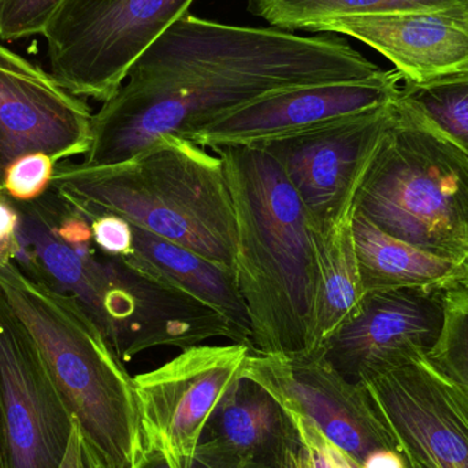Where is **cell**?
<instances>
[{"label":"cell","mask_w":468,"mask_h":468,"mask_svg":"<svg viewBox=\"0 0 468 468\" xmlns=\"http://www.w3.org/2000/svg\"><path fill=\"white\" fill-rule=\"evenodd\" d=\"M382 71L335 33L300 36L186 13L143 52L122 87L93 114L92 143L81 164H120L159 137H186L272 93Z\"/></svg>","instance_id":"6da1fadb"},{"label":"cell","mask_w":468,"mask_h":468,"mask_svg":"<svg viewBox=\"0 0 468 468\" xmlns=\"http://www.w3.org/2000/svg\"><path fill=\"white\" fill-rule=\"evenodd\" d=\"M224 165L237 228L234 271L253 354H313L318 281L315 237L280 165L256 145L214 147Z\"/></svg>","instance_id":"7a4b0ae2"},{"label":"cell","mask_w":468,"mask_h":468,"mask_svg":"<svg viewBox=\"0 0 468 468\" xmlns=\"http://www.w3.org/2000/svg\"><path fill=\"white\" fill-rule=\"evenodd\" d=\"M48 191L90 222L118 216L234 270L236 216L224 165L188 139L159 137L109 166L59 162Z\"/></svg>","instance_id":"3957f363"},{"label":"cell","mask_w":468,"mask_h":468,"mask_svg":"<svg viewBox=\"0 0 468 468\" xmlns=\"http://www.w3.org/2000/svg\"><path fill=\"white\" fill-rule=\"evenodd\" d=\"M0 291L40 348L55 387L103 468H139L145 455L134 379L74 297L0 264Z\"/></svg>","instance_id":"277c9868"},{"label":"cell","mask_w":468,"mask_h":468,"mask_svg":"<svg viewBox=\"0 0 468 468\" xmlns=\"http://www.w3.org/2000/svg\"><path fill=\"white\" fill-rule=\"evenodd\" d=\"M354 211L396 239L461 263L468 253V156L396 101Z\"/></svg>","instance_id":"5b68a950"},{"label":"cell","mask_w":468,"mask_h":468,"mask_svg":"<svg viewBox=\"0 0 468 468\" xmlns=\"http://www.w3.org/2000/svg\"><path fill=\"white\" fill-rule=\"evenodd\" d=\"M195 0H63L43 36L54 79L106 103L129 70Z\"/></svg>","instance_id":"8992f818"},{"label":"cell","mask_w":468,"mask_h":468,"mask_svg":"<svg viewBox=\"0 0 468 468\" xmlns=\"http://www.w3.org/2000/svg\"><path fill=\"white\" fill-rule=\"evenodd\" d=\"M250 354L247 344H200L133 377L145 451L161 453L169 468H191L208 420L241 378Z\"/></svg>","instance_id":"52a82bcc"},{"label":"cell","mask_w":468,"mask_h":468,"mask_svg":"<svg viewBox=\"0 0 468 468\" xmlns=\"http://www.w3.org/2000/svg\"><path fill=\"white\" fill-rule=\"evenodd\" d=\"M395 112L396 101L252 145L280 165L311 228L327 232L354 216L357 189Z\"/></svg>","instance_id":"ba28073f"},{"label":"cell","mask_w":468,"mask_h":468,"mask_svg":"<svg viewBox=\"0 0 468 468\" xmlns=\"http://www.w3.org/2000/svg\"><path fill=\"white\" fill-rule=\"evenodd\" d=\"M244 376L266 388L286 411L313 423L359 466L376 451H401L367 388L344 378L322 354H250Z\"/></svg>","instance_id":"9c48e42d"},{"label":"cell","mask_w":468,"mask_h":468,"mask_svg":"<svg viewBox=\"0 0 468 468\" xmlns=\"http://www.w3.org/2000/svg\"><path fill=\"white\" fill-rule=\"evenodd\" d=\"M0 415L8 468H59L76 420L40 348L0 291Z\"/></svg>","instance_id":"30bf717a"},{"label":"cell","mask_w":468,"mask_h":468,"mask_svg":"<svg viewBox=\"0 0 468 468\" xmlns=\"http://www.w3.org/2000/svg\"><path fill=\"white\" fill-rule=\"evenodd\" d=\"M444 286L366 292L354 318L338 327L322 356L354 384L423 360L444 324Z\"/></svg>","instance_id":"8fae6325"},{"label":"cell","mask_w":468,"mask_h":468,"mask_svg":"<svg viewBox=\"0 0 468 468\" xmlns=\"http://www.w3.org/2000/svg\"><path fill=\"white\" fill-rule=\"evenodd\" d=\"M92 118L88 104L52 74L0 44V178L11 162L29 154L55 164L84 156Z\"/></svg>","instance_id":"7c38bea8"},{"label":"cell","mask_w":468,"mask_h":468,"mask_svg":"<svg viewBox=\"0 0 468 468\" xmlns=\"http://www.w3.org/2000/svg\"><path fill=\"white\" fill-rule=\"evenodd\" d=\"M412 468H468V392L426 359L366 382Z\"/></svg>","instance_id":"4fadbf2b"},{"label":"cell","mask_w":468,"mask_h":468,"mask_svg":"<svg viewBox=\"0 0 468 468\" xmlns=\"http://www.w3.org/2000/svg\"><path fill=\"white\" fill-rule=\"evenodd\" d=\"M401 76L384 70L359 81L308 85L272 93L217 118L184 139L202 147L252 145L398 101Z\"/></svg>","instance_id":"5bb4252c"},{"label":"cell","mask_w":468,"mask_h":468,"mask_svg":"<svg viewBox=\"0 0 468 468\" xmlns=\"http://www.w3.org/2000/svg\"><path fill=\"white\" fill-rule=\"evenodd\" d=\"M318 32L371 47L395 65L404 82L422 84L468 70V8L348 16Z\"/></svg>","instance_id":"9a60e30c"},{"label":"cell","mask_w":468,"mask_h":468,"mask_svg":"<svg viewBox=\"0 0 468 468\" xmlns=\"http://www.w3.org/2000/svg\"><path fill=\"white\" fill-rule=\"evenodd\" d=\"M199 444L250 468H299V431L280 401L242 374L208 420Z\"/></svg>","instance_id":"2e32d148"},{"label":"cell","mask_w":468,"mask_h":468,"mask_svg":"<svg viewBox=\"0 0 468 468\" xmlns=\"http://www.w3.org/2000/svg\"><path fill=\"white\" fill-rule=\"evenodd\" d=\"M132 229L134 250L123 261L142 267L218 311L250 346V316L234 270L133 225Z\"/></svg>","instance_id":"e0dca14e"},{"label":"cell","mask_w":468,"mask_h":468,"mask_svg":"<svg viewBox=\"0 0 468 468\" xmlns=\"http://www.w3.org/2000/svg\"><path fill=\"white\" fill-rule=\"evenodd\" d=\"M352 234L365 292L444 286L458 275V261L439 258L396 239L355 211Z\"/></svg>","instance_id":"ac0fdd59"},{"label":"cell","mask_w":468,"mask_h":468,"mask_svg":"<svg viewBox=\"0 0 468 468\" xmlns=\"http://www.w3.org/2000/svg\"><path fill=\"white\" fill-rule=\"evenodd\" d=\"M318 281L314 300L311 344L321 354L338 327L354 318L366 292L355 250L352 218L327 232L314 230Z\"/></svg>","instance_id":"d6986e66"},{"label":"cell","mask_w":468,"mask_h":468,"mask_svg":"<svg viewBox=\"0 0 468 468\" xmlns=\"http://www.w3.org/2000/svg\"><path fill=\"white\" fill-rule=\"evenodd\" d=\"M248 11L271 27L318 32L348 16L468 8V0H248Z\"/></svg>","instance_id":"ffe728a7"},{"label":"cell","mask_w":468,"mask_h":468,"mask_svg":"<svg viewBox=\"0 0 468 468\" xmlns=\"http://www.w3.org/2000/svg\"><path fill=\"white\" fill-rule=\"evenodd\" d=\"M396 101L468 156V70L422 84L404 82Z\"/></svg>","instance_id":"44dd1931"},{"label":"cell","mask_w":468,"mask_h":468,"mask_svg":"<svg viewBox=\"0 0 468 468\" xmlns=\"http://www.w3.org/2000/svg\"><path fill=\"white\" fill-rule=\"evenodd\" d=\"M426 362L468 392V288L455 281L445 285L444 324Z\"/></svg>","instance_id":"7402d4cb"},{"label":"cell","mask_w":468,"mask_h":468,"mask_svg":"<svg viewBox=\"0 0 468 468\" xmlns=\"http://www.w3.org/2000/svg\"><path fill=\"white\" fill-rule=\"evenodd\" d=\"M55 164L44 154H29L11 162L0 178V191L19 203L40 199L54 177Z\"/></svg>","instance_id":"603a6c76"},{"label":"cell","mask_w":468,"mask_h":468,"mask_svg":"<svg viewBox=\"0 0 468 468\" xmlns=\"http://www.w3.org/2000/svg\"><path fill=\"white\" fill-rule=\"evenodd\" d=\"M63 0H0V38L19 40L43 35Z\"/></svg>","instance_id":"cb8c5ba5"},{"label":"cell","mask_w":468,"mask_h":468,"mask_svg":"<svg viewBox=\"0 0 468 468\" xmlns=\"http://www.w3.org/2000/svg\"><path fill=\"white\" fill-rule=\"evenodd\" d=\"M288 414L296 425L302 442L299 468H360L356 462L333 444L313 423L292 412Z\"/></svg>","instance_id":"d4e9b609"},{"label":"cell","mask_w":468,"mask_h":468,"mask_svg":"<svg viewBox=\"0 0 468 468\" xmlns=\"http://www.w3.org/2000/svg\"><path fill=\"white\" fill-rule=\"evenodd\" d=\"M90 229L95 247L104 255L126 259L133 253L134 237L132 225L112 214L90 219Z\"/></svg>","instance_id":"484cf974"},{"label":"cell","mask_w":468,"mask_h":468,"mask_svg":"<svg viewBox=\"0 0 468 468\" xmlns=\"http://www.w3.org/2000/svg\"><path fill=\"white\" fill-rule=\"evenodd\" d=\"M19 211L0 191V264L16 261L21 250L18 237Z\"/></svg>","instance_id":"4316f807"},{"label":"cell","mask_w":468,"mask_h":468,"mask_svg":"<svg viewBox=\"0 0 468 468\" xmlns=\"http://www.w3.org/2000/svg\"><path fill=\"white\" fill-rule=\"evenodd\" d=\"M139 468H169L161 453L145 451L144 459ZM191 468H250L233 461L211 445L199 444Z\"/></svg>","instance_id":"83f0119b"},{"label":"cell","mask_w":468,"mask_h":468,"mask_svg":"<svg viewBox=\"0 0 468 468\" xmlns=\"http://www.w3.org/2000/svg\"><path fill=\"white\" fill-rule=\"evenodd\" d=\"M59 468H103L96 461L93 453L88 448L87 442L82 439L77 423H74L73 433H71L70 442H69L68 451Z\"/></svg>","instance_id":"f1b7e54d"},{"label":"cell","mask_w":468,"mask_h":468,"mask_svg":"<svg viewBox=\"0 0 468 468\" xmlns=\"http://www.w3.org/2000/svg\"><path fill=\"white\" fill-rule=\"evenodd\" d=\"M360 468H412L400 450H381L370 453Z\"/></svg>","instance_id":"f546056e"},{"label":"cell","mask_w":468,"mask_h":468,"mask_svg":"<svg viewBox=\"0 0 468 468\" xmlns=\"http://www.w3.org/2000/svg\"><path fill=\"white\" fill-rule=\"evenodd\" d=\"M455 282L461 283V285L468 288V253L466 258L459 264L458 275H456Z\"/></svg>","instance_id":"4dcf8cb0"},{"label":"cell","mask_w":468,"mask_h":468,"mask_svg":"<svg viewBox=\"0 0 468 468\" xmlns=\"http://www.w3.org/2000/svg\"><path fill=\"white\" fill-rule=\"evenodd\" d=\"M0 468H8L7 455H5V431H3L2 415H0Z\"/></svg>","instance_id":"1f68e13d"}]
</instances>
